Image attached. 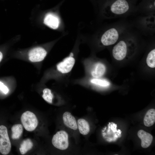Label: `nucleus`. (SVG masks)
Here are the masks:
<instances>
[{
  "label": "nucleus",
  "mask_w": 155,
  "mask_h": 155,
  "mask_svg": "<svg viewBox=\"0 0 155 155\" xmlns=\"http://www.w3.org/2000/svg\"><path fill=\"white\" fill-rule=\"evenodd\" d=\"M98 3L105 18L125 17L137 13V5L130 0H99Z\"/></svg>",
  "instance_id": "obj_1"
},
{
  "label": "nucleus",
  "mask_w": 155,
  "mask_h": 155,
  "mask_svg": "<svg viewBox=\"0 0 155 155\" xmlns=\"http://www.w3.org/2000/svg\"><path fill=\"white\" fill-rule=\"evenodd\" d=\"M117 42L112 50V55L115 59L121 61L126 57L128 54H132L133 47L125 32Z\"/></svg>",
  "instance_id": "obj_2"
},
{
  "label": "nucleus",
  "mask_w": 155,
  "mask_h": 155,
  "mask_svg": "<svg viewBox=\"0 0 155 155\" xmlns=\"http://www.w3.org/2000/svg\"><path fill=\"white\" fill-rule=\"evenodd\" d=\"M132 23L133 26L144 35L152 36L155 34V15L138 17Z\"/></svg>",
  "instance_id": "obj_3"
},
{
  "label": "nucleus",
  "mask_w": 155,
  "mask_h": 155,
  "mask_svg": "<svg viewBox=\"0 0 155 155\" xmlns=\"http://www.w3.org/2000/svg\"><path fill=\"white\" fill-rule=\"evenodd\" d=\"M21 120L25 129L29 131L34 130L38 124V120L35 115L29 111H26L22 114Z\"/></svg>",
  "instance_id": "obj_4"
},
{
  "label": "nucleus",
  "mask_w": 155,
  "mask_h": 155,
  "mask_svg": "<svg viewBox=\"0 0 155 155\" xmlns=\"http://www.w3.org/2000/svg\"><path fill=\"white\" fill-rule=\"evenodd\" d=\"M52 143L57 149L61 150L67 149L69 146L68 133L64 130L57 132L53 136Z\"/></svg>",
  "instance_id": "obj_5"
},
{
  "label": "nucleus",
  "mask_w": 155,
  "mask_h": 155,
  "mask_svg": "<svg viewBox=\"0 0 155 155\" xmlns=\"http://www.w3.org/2000/svg\"><path fill=\"white\" fill-rule=\"evenodd\" d=\"M11 144L7 132V128L5 126H0V152L7 155L11 150Z\"/></svg>",
  "instance_id": "obj_6"
},
{
  "label": "nucleus",
  "mask_w": 155,
  "mask_h": 155,
  "mask_svg": "<svg viewBox=\"0 0 155 155\" xmlns=\"http://www.w3.org/2000/svg\"><path fill=\"white\" fill-rule=\"evenodd\" d=\"M136 5L137 13L143 15H155V0H141Z\"/></svg>",
  "instance_id": "obj_7"
},
{
  "label": "nucleus",
  "mask_w": 155,
  "mask_h": 155,
  "mask_svg": "<svg viewBox=\"0 0 155 155\" xmlns=\"http://www.w3.org/2000/svg\"><path fill=\"white\" fill-rule=\"evenodd\" d=\"M46 54L47 52L44 48L41 47L35 48L29 52V59L32 62L40 61L44 59Z\"/></svg>",
  "instance_id": "obj_8"
},
{
  "label": "nucleus",
  "mask_w": 155,
  "mask_h": 155,
  "mask_svg": "<svg viewBox=\"0 0 155 155\" xmlns=\"http://www.w3.org/2000/svg\"><path fill=\"white\" fill-rule=\"evenodd\" d=\"M75 62L74 59L69 56L65 58L57 66V70L63 73H67L71 71Z\"/></svg>",
  "instance_id": "obj_9"
},
{
  "label": "nucleus",
  "mask_w": 155,
  "mask_h": 155,
  "mask_svg": "<svg viewBox=\"0 0 155 155\" xmlns=\"http://www.w3.org/2000/svg\"><path fill=\"white\" fill-rule=\"evenodd\" d=\"M44 22L51 28L55 29L59 27L60 21L57 16L53 13H49L45 16Z\"/></svg>",
  "instance_id": "obj_10"
},
{
  "label": "nucleus",
  "mask_w": 155,
  "mask_h": 155,
  "mask_svg": "<svg viewBox=\"0 0 155 155\" xmlns=\"http://www.w3.org/2000/svg\"><path fill=\"white\" fill-rule=\"evenodd\" d=\"M63 120L64 124L68 128L73 130L77 129V122L70 112L66 111L63 113Z\"/></svg>",
  "instance_id": "obj_11"
},
{
  "label": "nucleus",
  "mask_w": 155,
  "mask_h": 155,
  "mask_svg": "<svg viewBox=\"0 0 155 155\" xmlns=\"http://www.w3.org/2000/svg\"><path fill=\"white\" fill-rule=\"evenodd\" d=\"M139 137L141 140V145L143 148H146L151 145L153 139L152 136L143 130H139L137 133Z\"/></svg>",
  "instance_id": "obj_12"
},
{
  "label": "nucleus",
  "mask_w": 155,
  "mask_h": 155,
  "mask_svg": "<svg viewBox=\"0 0 155 155\" xmlns=\"http://www.w3.org/2000/svg\"><path fill=\"white\" fill-rule=\"evenodd\" d=\"M155 122V110L154 108L150 109L146 113L144 119V125L147 127H150L154 124Z\"/></svg>",
  "instance_id": "obj_13"
},
{
  "label": "nucleus",
  "mask_w": 155,
  "mask_h": 155,
  "mask_svg": "<svg viewBox=\"0 0 155 155\" xmlns=\"http://www.w3.org/2000/svg\"><path fill=\"white\" fill-rule=\"evenodd\" d=\"M77 123L78 128L80 133L84 135L88 134L90 130L88 122L84 119L80 118L78 120Z\"/></svg>",
  "instance_id": "obj_14"
},
{
  "label": "nucleus",
  "mask_w": 155,
  "mask_h": 155,
  "mask_svg": "<svg viewBox=\"0 0 155 155\" xmlns=\"http://www.w3.org/2000/svg\"><path fill=\"white\" fill-rule=\"evenodd\" d=\"M105 66L101 63H96L91 72L92 76L95 78H98L102 76L105 72Z\"/></svg>",
  "instance_id": "obj_15"
},
{
  "label": "nucleus",
  "mask_w": 155,
  "mask_h": 155,
  "mask_svg": "<svg viewBox=\"0 0 155 155\" xmlns=\"http://www.w3.org/2000/svg\"><path fill=\"white\" fill-rule=\"evenodd\" d=\"M33 144L32 140L28 138L24 140L20 144L19 150L22 154H25L32 148Z\"/></svg>",
  "instance_id": "obj_16"
},
{
  "label": "nucleus",
  "mask_w": 155,
  "mask_h": 155,
  "mask_svg": "<svg viewBox=\"0 0 155 155\" xmlns=\"http://www.w3.org/2000/svg\"><path fill=\"white\" fill-rule=\"evenodd\" d=\"M11 138L13 140L19 139L21 136L23 131V127L20 124L13 125L11 128Z\"/></svg>",
  "instance_id": "obj_17"
},
{
  "label": "nucleus",
  "mask_w": 155,
  "mask_h": 155,
  "mask_svg": "<svg viewBox=\"0 0 155 155\" xmlns=\"http://www.w3.org/2000/svg\"><path fill=\"white\" fill-rule=\"evenodd\" d=\"M146 63L150 67L154 68L155 67V49L151 50L148 54L146 59Z\"/></svg>",
  "instance_id": "obj_18"
},
{
  "label": "nucleus",
  "mask_w": 155,
  "mask_h": 155,
  "mask_svg": "<svg viewBox=\"0 0 155 155\" xmlns=\"http://www.w3.org/2000/svg\"><path fill=\"white\" fill-rule=\"evenodd\" d=\"M43 92L42 97L48 103H51L53 96L50 90L47 88H45L43 90Z\"/></svg>",
  "instance_id": "obj_19"
},
{
  "label": "nucleus",
  "mask_w": 155,
  "mask_h": 155,
  "mask_svg": "<svg viewBox=\"0 0 155 155\" xmlns=\"http://www.w3.org/2000/svg\"><path fill=\"white\" fill-rule=\"evenodd\" d=\"M90 82L92 83L102 86H107L110 84V83L106 80L96 78L91 80Z\"/></svg>",
  "instance_id": "obj_20"
},
{
  "label": "nucleus",
  "mask_w": 155,
  "mask_h": 155,
  "mask_svg": "<svg viewBox=\"0 0 155 155\" xmlns=\"http://www.w3.org/2000/svg\"><path fill=\"white\" fill-rule=\"evenodd\" d=\"M0 90L5 94H7L9 91L8 88L1 82H0Z\"/></svg>",
  "instance_id": "obj_21"
},
{
  "label": "nucleus",
  "mask_w": 155,
  "mask_h": 155,
  "mask_svg": "<svg viewBox=\"0 0 155 155\" xmlns=\"http://www.w3.org/2000/svg\"><path fill=\"white\" fill-rule=\"evenodd\" d=\"M3 57V55L1 52L0 51V62L1 61Z\"/></svg>",
  "instance_id": "obj_22"
},
{
  "label": "nucleus",
  "mask_w": 155,
  "mask_h": 155,
  "mask_svg": "<svg viewBox=\"0 0 155 155\" xmlns=\"http://www.w3.org/2000/svg\"><path fill=\"white\" fill-rule=\"evenodd\" d=\"M133 3L136 4L138 0H130Z\"/></svg>",
  "instance_id": "obj_23"
},
{
  "label": "nucleus",
  "mask_w": 155,
  "mask_h": 155,
  "mask_svg": "<svg viewBox=\"0 0 155 155\" xmlns=\"http://www.w3.org/2000/svg\"><path fill=\"white\" fill-rule=\"evenodd\" d=\"M73 56V54L72 53H71L70 54V56L72 57Z\"/></svg>",
  "instance_id": "obj_24"
}]
</instances>
